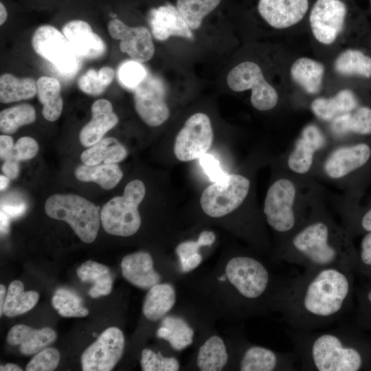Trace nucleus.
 <instances>
[{"label": "nucleus", "instance_id": "obj_39", "mask_svg": "<svg viewBox=\"0 0 371 371\" xmlns=\"http://www.w3.org/2000/svg\"><path fill=\"white\" fill-rule=\"evenodd\" d=\"M36 120V111L30 104L24 103L3 109L0 113V130L5 134H12L22 126Z\"/></svg>", "mask_w": 371, "mask_h": 371}, {"label": "nucleus", "instance_id": "obj_54", "mask_svg": "<svg viewBox=\"0 0 371 371\" xmlns=\"http://www.w3.org/2000/svg\"><path fill=\"white\" fill-rule=\"evenodd\" d=\"M98 76L102 82L108 87L114 78V71L109 67H103L98 71Z\"/></svg>", "mask_w": 371, "mask_h": 371}, {"label": "nucleus", "instance_id": "obj_58", "mask_svg": "<svg viewBox=\"0 0 371 371\" xmlns=\"http://www.w3.org/2000/svg\"><path fill=\"white\" fill-rule=\"evenodd\" d=\"M8 17L7 10L2 3H0V25L4 23Z\"/></svg>", "mask_w": 371, "mask_h": 371}, {"label": "nucleus", "instance_id": "obj_1", "mask_svg": "<svg viewBox=\"0 0 371 371\" xmlns=\"http://www.w3.org/2000/svg\"><path fill=\"white\" fill-rule=\"evenodd\" d=\"M354 273L336 267L304 269L280 280L271 300L289 328L315 330L339 320L351 308Z\"/></svg>", "mask_w": 371, "mask_h": 371}, {"label": "nucleus", "instance_id": "obj_51", "mask_svg": "<svg viewBox=\"0 0 371 371\" xmlns=\"http://www.w3.org/2000/svg\"><path fill=\"white\" fill-rule=\"evenodd\" d=\"M1 210L3 211L10 218H16L21 216L26 210V205L23 201H3L1 203Z\"/></svg>", "mask_w": 371, "mask_h": 371}, {"label": "nucleus", "instance_id": "obj_37", "mask_svg": "<svg viewBox=\"0 0 371 371\" xmlns=\"http://www.w3.org/2000/svg\"><path fill=\"white\" fill-rule=\"evenodd\" d=\"M216 240L212 231L202 232L196 241H186L180 243L176 248L183 272H188L196 268L202 261L199 249L203 246H211Z\"/></svg>", "mask_w": 371, "mask_h": 371}, {"label": "nucleus", "instance_id": "obj_19", "mask_svg": "<svg viewBox=\"0 0 371 371\" xmlns=\"http://www.w3.org/2000/svg\"><path fill=\"white\" fill-rule=\"evenodd\" d=\"M63 34L80 58L97 59L106 52L103 40L84 21L73 20L67 23L63 27Z\"/></svg>", "mask_w": 371, "mask_h": 371}, {"label": "nucleus", "instance_id": "obj_7", "mask_svg": "<svg viewBox=\"0 0 371 371\" xmlns=\"http://www.w3.org/2000/svg\"><path fill=\"white\" fill-rule=\"evenodd\" d=\"M225 275L239 295L252 302L262 298L271 289H276L268 269L258 259L248 256L231 258L225 267Z\"/></svg>", "mask_w": 371, "mask_h": 371}, {"label": "nucleus", "instance_id": "obj_29", "mask_svg": "<svg viewBox=\"0 0 371 371\" xmlns=\"http://www.w3.org/2000/svg\"><path fill=\"white\" fill-rule=\"evenodd\" d=\"M127 155L124 146L114 137H106L100 139L95 144L82 152L80 155L82 162L88 166L104 164H116Z\"/></svg>", "mask_w": 371, "mask_h": 371}, {"label": "nucleus", "instance_id": "obj_47", "mask_svg": "<svg viewBox=\"0 0 371 371\" xmlns=\"http://www.w3.org/2000/svg\"><path fill=\"white\" fill-rule=\"evenodd\" d=\"M38 151V145L32 137L25 136L19 138L14 145L12 151L6 159L25 161L32 159Z\"/></svg>", "mask_w": 371, "mask_h": 371}, {"label": "nucleus", "instance_id": "obj_9", "mask_svg": "<svg viewBox=\"0 0 371 371\" xmlns=\"http://www.w3.org/2000/svg\"><path fill=\"white\" fill-rule=\"evenodd\" d=\"M31 43L35 52L53 64L60 74L69 76L78 69L80 57L56 27L49 25L38 27Z\"/></svg>", "mask_w": 371, "mask_h": 371}, {"label": "nucleus", "instance_id": "obj_5", "mask_svg": "<svg viewBox=\"0 0 371 371\" xmlns=\"http://www.w3.org/2000/svg\"><path fill=\"white\" fill-rule=\"evenodd\" d=\"M146 193L144 183L139 179L130 181L122 196H115L105 203L100 212L102 225L107 233L118 236H130L140 227L138 206Z\"/></svg>", "mask_w": 371, "mask_h": 371}, {"label": "nucleus", "instance_id": "obj_17", "mask_svg": "<svg viewBox=\"0 0 371 371\" xmlns=\"http://www.w3.org/2000/svg\"><path fill=\"white\" fill-rule=\"evenodd\" d=\"M371 157V148L366 143H359L335 149L326 159L324 170L334 179L346 177L363 167Z\"/></svg>", "mask_w": 371, "mask_h": 371}, {"label": "nucleus", "instance_id": "obj_49", "mask_svg": "<svg viewBox=\"0 0 371 371\" xmlns=\"http://www.w3.org/2000/svg\"><path fill=\"white\" fill-rule=\"evenodd\" d=\"M199 159V163L205 174L212 182L224 180L228 175L221 168L218 160L212 155L205 153Z\"/></svg>", "mask_w": 371, "mask_h": 371}, {"label": "nucleus", "instance_id": "obj_59", "mask_svg": "<svg viewBox=\"0 0 371 371\" xmlns=\"http://www.w3.org/2000/svg\"><path fill=\"white\" fill-rule=\"evenodd\" d=\"M10 179L8 178L5 175H1L0 176V190L2 191L5 190L9 183Z\"/></svg>", "mask_w": 371, "mask_h": 371}, {"label": "nucleus", "instance_id": "obj_53", "mask_svg": "<svg viewBox=\"0 0 371 371\" xmlns=\"http://www.w3.org/2000/svg\"><path fill=\"white\" fill-rule=\"evenodd\" d=\"M1 170L4 175L10 179H16L19 173V166L18 161L8 159L4 161L1 167Z\"/></svg>", "mask_w": 371, "mask_h": 371}, {"label": "nucleus", "instance_id": "obj_27", "mask_svg": "<svg viewBox=\"0 0 371 371\" xmlns=\"http://www.w3.org/2000/svg\"><path fill=\"white\" fill-rule=\"evenodd\" d=\"M331 121V130L337 135L350 133L371 135V107L368 105H359L353 111L341 114Z\"/></svg>", "mask_w": 371, "mask_h": 371}, {"label": "nucleus", "instance_id": "obj_55", "mask_svg": "<svg viewBox=\"0 0 371 371\" xmlns=\"http://www.w3.org/2000/svg\"><path fill=\"white\" fill-rule=\"evenodd\" d=\"M10 216L6 214L3 211L1 210L0 212V221H1V234H7L9 232L10 225Z\"/></svg>", "mask_w": 371, "mask_h": 371}, {"label": "nucleus", "instance_id": "obj_14", "mask_svg": "<svg viewBox=\"0 0 371 371\" xmlns=\"http://www.w3.org/2000/svg\"><path fill=\"white\" fill-rule=\"evenodd\" d=\"M347 8L340 0H317L309 16L316 40L325 45L333 43L344 28Z\"/></svg>", "mask_w": 371, "mask_h": 371}, {"label": "nucleus", "instance_id": "obj_48", "mask_svg": "<svg viewBox=\"0 0 371 371\" xmlns=\"http://www.w3.org/2000/svg\"><path fill=\"white\" fill-rule=\"evenodd\" d=\"M78 86L82 92L93 96L100 95L107 87L100 80L98 71L93 69L79 78Z\"/></svg>", "mask_w": 371, "mask_h": 371}, {"label": "nucleus", "instance_id": "obj_15", "mask_svg": "<svg viewBox=\"0 0 371 371\" xmlns=\"http://www.w3.org/2000/svg\"><path fill=\"white\" fill-rule=\"evenodd\" d=\"M108 30L113 38L120 40V50L132 60L142 63L153 57L155 46L146 27H130L120 19H113L108 23Z\"/></svg>", "mask_w": 371, "mask_h": 371}, {"label": "nucleus", "instance_id": "obj_36", "mask_svg": "<svg viewBox=\"0 0 371 371\" xmlns=\"http://www.w3.org/2000/svg\"><path fill=\"white\" fill-rule=\"evenodd\" d=\"M228 354L223 340L217 335L207 339L200 347L196 365L201 371H220L227 364Z\"/></svg>", "mask_w": 371, "mask_h": 371}, {"label": "nucleus", "instance_id": "obj_31", "mask_svg": "<svg viewBox=\"0 0 371 371\" xmlns=\"http://www.w3.org/2000/svg\"><path fill=\"white\" fill-rule=\"evenodd\" d=\"M36 89L38 98L43 105V117L47 121H56L60 116L63 106L59 81L53 77L41 76L36 81Z\"/></svg>", "mask_w": 371, "mask_h": 371}, {"label": "nucleus", "instance_id": "obj_43", "mask_svg": "<svg viewBox=\"0 0 371 371\" xmlns=\"http://www.w3.org/2000/svg\"><path fill=\"white\" fill-rule=\"evenodd\" d=\"M140 364L144 371H177L179 369V361L175 358L164 357L161 352L155 353L148 348L142 350Z\"/></svg>", "mask_w": 371, "mask_h": 371}, {"label": "nucleus", "instance_id": "obj_57", "mask_svg": "<svg viewBox=\"0 0 371 371\" xmlns=\"http://www.w3.org/2000/svg\"><path fill=\"white\" fill-rule=\"evenodd\" d=\"M5 286L3 284L0 285V315L3 314V308L5 300Z\"/></svg>", "mask_w": 371, "mask_h": 371}, {"label": "nucleus", "instance_id": "obj_12", "mask_svg": "<svg viewBox=\"0 0 371 371\" xmlns=\"http://www.w3.org/2000/svg\"><path fill=\"white\" fill-rule=\"evenodd\" d=\"M133 91L135 111L146 124L158 126L168 119L170 111L166 102V87L159 78L148 73Z\"/></svg>", "mask_w": 371, "mask_h": 371}, {"label": "nucleus", "instance_id": "obj_60", "mask_svg": "<svg viewBox=\"0 0 371 371\" xmlns=\"http://www.w3.org/2000/svg\"><path fill=\"white\" fill-rule=\"evenodd\" d=\"M226 279H227L226 275H225V276H222L218 278L220 281H225Z\"/></svg>", "mask_w": 371, "mask_h": 371}, {"label": "nucleus", "instance_id": "obj_26", "mask_svg": "<svg viewBox=\"0 0 371 371\" xmlns=\"http://www.w3.org/2000/svg\"><path fill=\"white\" fill-rule=\"evenodd\" d=\"M176 294L168 283H159L149 289L143 304L142 311L146 319L157 321L174 306Z\"/></svg>", "mask_w": 371, "mask_h": 371}, {"label": "nucleus", "instance_id": "obj_35", "mask_svg": "<svg viewBox=\"0 0 371 371\" xmlns=\"http://www.w3.org/2000/svg\"><path fill=\"white\" fill-rule=\"evenodd\" d=\"M37 93L36 82L30 77L16 78L10 74L0 77V101L11 103L32 98Z\"/></svg>", "mask_w": 371, "mask_h": 371}, {"label": "nucleus", "instance_id": "obj_56", "mask_svg": "<svg viewBox=\"0 0 371 371\" xmlns=\"http://www.w3.org/2000/svg\"><path fill=\"white\" fill-rule=\"evenodd\" d=\"M1 371H21L23 369L19 366L14 363H6L4 366L1 365Z\"/></svg>", "mask_w": 371, "mask_h": 371}, {"label": "nucleus", "instance_id": "obj_16", "mask_svg": "<svg viewBox=\"0 0 371 371\" xmlns=\"http://www.w3.org/2000/svg\"><path fill=\"white\" fill-rule=\"evenodd\" d=\"M298 362L296 354L277 352L269 348L251 346L243 352L239 363L241 371H293Z\"/></svg>", "mask_w": 371, "mask_h": 371}, {"label": "nucleus", "instance_id": "obj_28", "mask_svg": "<svg viewBox=\"0 0 371 371\" xmlns=\"http://www.w3.org/2000/svg\"><path fill=\"white\" fill-rule=\"evenodd\" d=\"M334 68L341 76L371 80V56L361 49L350 48L341 52Z\"/></svg>", "mask_w": 371, "mask_h": 371}, {"label": "nucleus", "instance_id": "obj_23", "mask_svg": "<svg viewBox=\"0 0 371 371\" xmlns=\"http://www.w3.org/2000/svg\"><path fill=\"white\" fill-rule=\"evenodd\" d=\"M121 268L124 278L137 287L150 289L160 282L161 276L155 271L152 256L148 252L137 251L125 256Z\"/></svg>", "mask_w": 371, "mask_h": 371}, {"label": "nucleus", "instance_id": "obj_45", "mask_svg": "<svg viewBox=\"0 0 371 371\" xmlns=\"http://www.w3.org/2000/svg\"><path fill=\"white\" fill-rule=\"evenodd\" d=\"M60 361V353L54 348H45L36 354L26 366L27 371L54 370Z\"/></svg>", "mask_w": 371, "mask_h": 371}, {"label": "nucleus", "instance_id": "obj_46", "mask_svg": "<svg viewBox=\"0 0 371 371\" xmlns=\"http://www.w3.org/2000/svg\"><path fill=\"white\" fill-rule=\"evenodd\" d=\"M355 272L371 282V232L364 234L361 240Z\"/></svg>", "mask_w": 371, "mask_h": 371}, {"label": "nucleus", "instance_id": "obj_52", "mask_svg": "<svg viewBox=\"0 0 371 371\" xmlns=\"http://www.w3.org/2000/svg\"><path fill=\"white\" fill-rule=\"evenodd\" d=\"M14 147L12 138L8 135L0 136V157L3 161L10 155Z\"/></svg>", "mask_w": 371, "mask_h": 371}, {"label": "nucleus", "instance_id": "obj_30", "mask_svg": "<svg viewBox=\"0 0 371 371\" xmlns=\"http://www.w3.org/2000/svg\"><path fill=\"white\" fill-rule=\"evenodd\" d=\"M324 74V65L309 58H300L291 67L293 80L306 93H317L321 88Z\"/></svg>", "mask_w": 371, "mask_h": 371}, {"label": "nucleus", "instance_id": "obj_32", "mask_svg": "<svg viewBox=\"0 0 371 371\" xmlns=\"http://www.w3.org/2000/svg\"><path fill=\"white\" fill-rule=\"evenodd\" d=\"M76 177L81 181L94 182L105 190L115 187L123 173L116 164H102L95 166L79 165L74 171Z\"/></svg>", "mask_w": 371, "mask_h": 371}, {"label": "nucleus", "instance_id": "obj_6", "mask_svg": "<svg viewBox=\"0 0 371 371\" xmlns=\"http://www.w3.org/2000/svg\"><path fill=\"white\" fill-rule=\"evenodd\" d=\"M296 188L289 179L276 180L267 190L264 213L269 225L282 237L293 234L305 221L295 209Z\"/></svg>", "mask_w": 371, "mask_h": 371}, {"label": "nucleus", "instance_id": "obj_18", "mask_svg": "<svg viewBox=\"0 0 371 371\" xmlns=\"http://www.w3.org/2000/svg\"><path fill=\"white\" fill-rule=\"evenodd\" d=\"M308 8V0H259L258 3V10L262 19L277 29L297 23Z\"/></svg>", "mask_w": 371, "mask_h": 371}, {"label": "nucleus", "instance_id": "obj_24", "mask_svg": "<svg viewBox=\"0 0 371 371\" xmlns=\"http://www.w3.org/2000/svg\"><path fill=\"white\" fill-rule=\"evenodd\" d=\"M57 337L55 330L49 327L34 329L23 324L14 326L7 335V342L19 346L21 353L25 355L36 354L52 344Z\"/></svg>", "mask_w": 371, "mask_h": 371}, {"label": "nucleus", "instance_id": "obj_21", "mask_svg": "<svg viewBox=\"0 0 371 371\" xmlns=\"http://www.w3.org/2000/svg\"><path fill=\"white\" fill-rule=\"evenodd\" d=\"M149 24L155 39L161 41L170 36L193 39L190 27L178 11L171 5L153 9L149 14Z\"/></svg>", "mask_w": 371, "mask_h": 371}, {"label": "nucleus", "instance_id": "obj_44", "mask_svg": "<svg viewBox=\"0 0 371 371\" xmlns=\"http://www.w3.org/2000/svg\"><path fill=\"white\" fill-rule=\"evenodd\" d=\"M147 74L145 67L133 60L123 63L117 71L120 83L132 91L146 78Z\"/></svg>", "mask_w": 371, "mask_h": 371}, {"label": "nucleus", "instance_id": "obj_40", "mask_svg": "<svg viewBox=\"0 0 371 371\" xmlns=\"http://www.w3.org/2000/svg\"><path fill=\"white\" fill-rule=\"evenodd\" d=\"M221 0H177V8L190 29H198L205 16L212 12Z\"/></svg>", "mask_w": 371, "mask_h": 371}, {"label": "nucleus", "instance_id": "obj_10", "mask_svg": "<svg viewBox=\"0 0 371 371\" xmlns=\"http://www.w3.org/2000/svg\"><path fill=\"white\" fill-rule=\"evenodd\" d=\"M229 87L234 91L251 89V102L257 110L265 111L276 106V90L265 80L261 68L254 62H243L234 67L227 76Z\"/></svg>", "mask_w": 371, "mask_h": 371}, {"label": "nucleus", "instance_id": "obj_61", "mask_svg": "<svg viewBox=\"0 0 371 371\" xmlns=\"http://www.w3.org/2000/svg\"><path fill=\"white\" fill-rule=\"evenodd\" d=\"M370 5H371V0H370Z\"/></svg>", "mask_w": 371, "mask_h": 371}, {"label": "nucleus", "instance_id": "obj_34", "mask_svg": "<svg viewBox=\"0 0 371 371\" xmlns=\"http://www.w3.org/2000/svg\"><path fill=\"white\" fill-rule=\"evenodd\" d=\"M39 299L35 291H24V286L20 280L12 281L8 289L3 314L8 317H14L31 310Z\"/></svg>", "mask_w": 371, "mask_h": 371}, {"label": "nucleus", "instance_id": "obj_8", "mask_svg": "<svg viewBox=\"0 0 371 371\" xmlns=\"http://www.w3.org/2000/svg\"><path fill=\"white\" fill-rule=\"evenodd\" d=\"M250 181L245 177L232 174L223 181L208 186L202 192L203 211L214 218L225 216L237 209L246 198Z\"/></svg>", "mask_w": 371, "mask_h": 371}, {"label": "nucleus", "instance_id": "obj_41", "mask_svg": "<svg viewBox=\"0 0 371 371\" xmlns=\"http://www.w3.org/2000/svg\"><path fill=\"white\" fill-rule=\"evenodd\" d=\"M82 300L75 293L65 289L56 291L52 299L53 307L64 317H82L89 311L81 306Z\"/></svg>", "mask_w": 371, "mask_h": 371}, {"label": "nucleus", "instance_id": "obj_42", "mask_svg": "<svg viewBox=\"0 0 371 371\" xmlns=\"http://www.w3.org/2000/svg\"><path fill=\"white\" fill-rule=\"evenodd\" d=\"M355 292L357 299L355 326L362 330L371 331V282Z\"/></svg>", "mask_w": 371, "mask_h": 371}, {"label": "nucleus", "instance_id": "obj_22", "mask_svg": "<svg viewBox=\"0 0 371 371\" xmlns=\"http://www.w3.org/2000/svg\"><path fill=\"white\" fill-rule=\"evenodd\" d=\"M91 112V120L82 128L79 134L80 142L85 147H90L102 139L119 121L111 103L105 99L95 101Z\"/></svg>", "mask_w": 371, "mask_h": 371}, {"label": "nucleus", "instance_id": "obj_4", "mask_svg": "<svg viewBox=\"0 0 371 371\" xmlns=\"http://www.w3.org/2000/svg\"><path fill=\"white\" fill-rule=\"evenodd\" d=\"M46 214L67 222L81 240L93 242L100 225V207L82 196L73 194H56L45 204Z\"/></svg>", "mask_w": 371, "mask_h": 371}, {"label": "nucleus", "instance_id": "obj_11", "mask_svg": "<svg viewBox=\"0 0 371 371\" xmlns=\"http://www.w3.org/2000/svg\"><path fill=\"white\" fill-rule=\"evenodd\" d=\"M213 130L209 117L203 113L191 115L178 133L174 145V153L181 161L201 157L210 148Z\"/></svg>", "mask_w": 371, "mask_h": 371}, {"label": "nucleus", "instance_id": "obj_3", "mask_svg": "<svg viewBox=\"0 0 371 371\" xmlns=\"http://www.w3.org/2000/svg\"><path fill=\"white\" fill-rule=\"evenodd\" d=\"M277 254L304 269L336 267L355 272L358 252L347 230L327 216H315L283 240Z\"/></svg>", "mask_w": 371, "mask_h": 371}, {"label": "nucleus", "instance_id": "obj_38", "mask_svg": "<svg viewBox=\"0 0 371 371\" xmlns=\"http://www.w3.org/2000/svg\"><path fill=\"white\" fill-rule=\"evenodd\" d=\"M76 273L82 282L94 283L92 289L95 293L104 294L112 289V276L104 265L87 260L78 267Z\"/></svg>", "mask_w": 371, "mask_h": 371}, {"label": "nucleus", "instance_id": "obj_25", "mask_svg": "<svg viewBox=\"0 0 371 371\" xmlns=\"http://www.w3.org/2000/svg\"><path fill=\"white\" fill-rule=\"evenodd\" d=\"M359 106L356 93L350 89H343L333 98H316L312 102L311 109L317 117L330 121L341 114L353 111Z\"/></svg>", "mask_w": 371, "mask_h": 371}, {"label": "nucleus", "instance_id": "obj_20", "mask_svg": "<svg viewBox=\"0 0 371 371\" xmlns=\"http://www.w3.org/2000/svg\"><path fill=\"white\" fill-rule=\"evenodd\" d=\"M325 144V138L319 128L314 124L304 128L288 157L287 165L295 173L303 175L311 169L314 155Z\"/></svg>", "mask_w": 371, "mask_h": 371}, {"label": "nucleus", "instance_id": "obj_50", "mask_svg": "<svg viewBox=\"0 0 371 371\" xmlns=\"http://www.w3.org/2000/svg\"><path fill=\"white\" fill-rule=\"evenodd\" d=\"M348 232L350 234H366L371 232V207L358 217L350 218L348 222Z\"/></svg>", "mask_w": 371, "mask_h": 371}, {"label": "nucleus", "instance_id": "obj_33", "mask_svg": "<svg viewBox=\"0 0 371 371\" xmlns=\"http://www.w3.org/2000/svg\"><path fill=\"white\" fill-rule=\"evenodd\" d=\"M157 336L168 341L175 350H182L192 344L194 330L182 318L168 315L165 317Z\"/></svg>", "mask_w": 371, "mask_h": 371}, {"label": "nucleus", "instance_id": "obj_2", "mask_svg": "<svg viewBox=\"0 0 371 371\" xmlns=\"http://www.w3.org/2000/svg\"><path fill=\"white\" fill-rule=\"evenodd\" d=\"M285 334L304 371L371 370V337L355 326L326 330L288 328Z\"/></svg>", "mask_w": 371, "mask_h": 371}, {"label": "nucleus", "instance_id": "obj_13", "mask_svg": "<svg viewBox=\"0 0 371 371\" xmlns=\"http://www.w3.org/2000/svg\"><path fill=\"white\" fill-rule=\"evenodd\" d=\"M124 336L117 327L106 329L81 355L84 371H109L121 359L124 348Z\"/></svg>", "mask_w": 371, "mask_h": 371}]
</instances>
